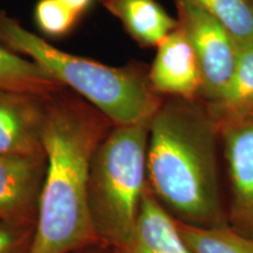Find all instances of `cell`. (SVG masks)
Returning a JSON list of instances; mask_svg holds the SVG:
<instances>
[{"mask_svg": "<svg viewBox=\"0 0 253 253\" xmlns=\"http://www.w3.org/2000/svg\"><path fill=\"white\" fill-rule=\"evenodd\" d=\"M115 126L68 88L47 96L46 170L30 253H73L99 244L88 208L91 158Z\"/></svg>", "mask_w": 253, "mask_h": 253, "instance_id": "1", "label": "cell"}, {"mask_svg": "<svg viewBox=\"0 0 253 253\" xmlns=\"http://www.w3.org/2000/svg\"><path fill=\"white\" fill-rule=\"evenodd\" d=\"M218 135L216 120L199 99L168 97L150 120L148 188L183 223L221 225Z\"/></svg>", "mask_w": 253, "mask_h": 253, "instance_id": "2", "label": "cell"}, {"mask_svg": "<svg viewBox=\"0 0 253 253\" xmlns=\"http://www.w3.org/2000/svg\"><path fill=\"white\" fill-rule=\"evenodd\" d=\"M0 43L34 61L60 84L93 104L115 126L149 122L162 96L140 63L112 67L56 48L0 11Z\"/></svg>", "mask_w": 253, "mask_h": 253, "instance_id": "3", "label": "cell"}, {"mask_svg": "<svg viewBox=\"0 0 253 253\" xmlns=\"http://www.w3.org/2000/svg\"><path fill=\"white\" fill-rule=\"evenodd\" d=\"M149 122L114 126L91 158L88 208L101 244L112 249L131 238L148 189Z\"/></svg>", "mask_w": 253, "mask_h": 253, "instance_id": "4", "label": "cell"}, {"mask_svg": "<svg viewBox=\"0 0 253 253\" xmlns=\"http://www.w3.org/2000/svg\"><path fill=\"white\" fill-rule=\"evenodd\" d=\"M177 20L189 37L202 73L199 100L216 102L232 78L238 59L239 43L216 19L188 0H175Z\"/></svg>", "mask_w": 253, "mask_h": 253, "instance_id": "5", "label": "cell"}, {"mask_svg": "<svg viewBox=\"0 0 253 253\" xmlns=\"http://www.w3.org/2000/svg\"><path fill=\"white\" fill-rule=\"evenodd\" d=\"M48 95L0 87V155L38 156Z\"/></svg>", "mask_w": 253, "mask_h": 253, "instance_id": "6", "label": "cell"}, {"mask_svg": "<svg viewBox=\"0 0 253 253\" xmlns=\"http://www.w3.org/2000/svg\"><path fill=\"white\" fill-rule=\"evenodd\" d=\"M45 170V155H0V221L36 225Z\"/></svg>", "mask_w": 253, "mask_h": 253, "instance_id": "7", "label": "cell"}, {"mask_svg": "<svg viewBox=\"0 0 253 253\" xmlns=\"http://www.w3.org/2000/svg\"><path fill=\"white\" fill-rule=\"evenodd\" d=\"M148 78L153 90L160 96L185 100L201 97L202 73L197 55L179 24L157 46Z\"/></svg>", "mask_w": 253, "mask_h": 253, "instance_id": "8", "label": "cell"}, {"mask_svg": "<svg viewBox=\"0 0 253 253\" xmlns=\"http://www.w3.org/2000/svg\"><path fill=\"white\" fill-rule=\"evenodd\" d=\"M229 170L232 211L239 232L253 237V119L218 126Z\"/></svg>", "mask_w": 253, "mask_h": 253, "instance_id": "9", "label": "cell"}, {"mask_svg": "<svg viewBox=\"0 0 253 253\" xmlns=\"http://www.w3.org/2000/svg\"><path fill=\"white\" fill-rule=\"evenodd\" d=\"M113 253H195L179 232L176 218L147 189L130 240Z\"/></svg>", "mask_w": 253, "mask_h": 253, "instance_id": "10", "label": "cell"}, {"mask_svg": "<svg viewBox=\"0 0 253 253\" xmlns=\"http://www.w3.org/2000/svg\"><path fill=\"white\" fill-rule=\"evenodd\" d=\"M121 21L126 33L138 45L157 47L168 34L178 27L156 0H100Z\"/></svg>", "mask_w": 253, "mask_h": 253, "instance_id": "11", "label": "cell"}, {"mask_svg": "<svg viewBox=\"0 0 253 253\" xmlns=\"http://www.w3.org/2000/svg\"><path fill=\"white\" fill-rule=\"evenodd\" d=\"M207 106L218 126L253 119V40L239 45L235 72L226 89L216 102Z\"/></svg>", "mask_w": 253, "mask_h": 253, "instance_id": "12", "label": "cell"}, {"mask_svg": "<svg viewBox=\"0 0 253 253\" xmlns=\"http://www.w3.org/2000/svg\"><path fill=\"white\" fill-rule=\"evenodd\" d=\"M0 87L50 95L66 88L38 63L0 43Z\"/></svg>", "mask_w": 253, "mask_h": 253, "instance_id": "13", "label": "cell"}, {"mask_svg": "<svg viewBox=\"0 0 253 253\" xmlns=\"http://www.w3.org/2000/svg\"><path fill=\"white\" fill-rule=\"evenodd\" d=\"M179 232L195 253H253V237L230 227L197 226L176 219Z\"/></svg>", "mask_w": 253, "mask_h": 253, "instance_id": "14", "label": "cell"}, {"mask_svg": "<svg viewBox=\"0 0 253 253\" xmlns=\"http://www.w3.org/2000/svg\"><path fill=\"white\" fill-rule=\"evenodd\" d=\"M224 26L239 45L253 40V0H188Z\"/></svg>", "mask_w": 253, "mask_h": 253, "instance_id": "15", "label": "cell"}, {"mask_svg": "<svg viewBox=\"0 0 253 253\" xmlns=\"http://www.w3.org/2000/svg\"><path fill=\"white\" fill-rule=\"evenodd\" d=\"M34 17L42 33L55 38L69 33L79 19L59 0H39Z\"/></svg>", "mask_w": 253, "mask_h": 253, "instance_id": "16", "label": "cell"}, {"mask_svg": "<svg viewBox=\"0 0 253 253\" xmlns=\"http://www.w3.org/2000/svg\"><path fill=\"white\" fill-rule=\"evenodd\" d=\"M34 226L0 221V253H30Z\"/></svg>", "mask_w": 253, "mask_h": 253, "instance_id": "17", "label": "cell"}, {"mask_svg": "<svg viewBox=\"0 0 253 253\" xmlns=\"http://www.w3.org/2000/svg\"><path fill=\"white\" fill-rule=\"evenodd\" d=\"M61 4L67 7L73 14L80 18L84 12L89 8V6L93 2V0H59Z\"/></svg>", "mask_w": 253, "mask_h": 253, "instance_id": "18", "label": "cell"}]
</instances>
